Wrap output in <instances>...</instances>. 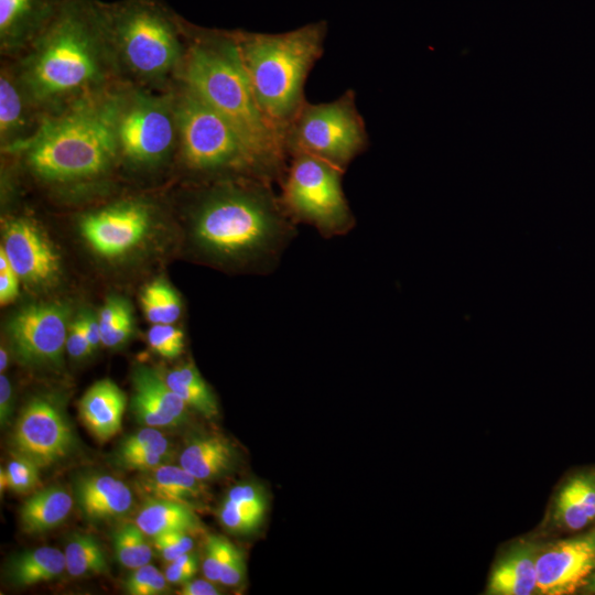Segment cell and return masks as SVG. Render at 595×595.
Masks as SVG:
<instances>
[{"label": "cell", "mask_w": 595, "mask_h": 595, "mask_svg": "<svg viewBox=\"0 0 595 595\" xmlns=\"http://www.w3.org/2000/svg\"><path fill=\"white\" fill-rule=\"evenodd\" d=\"M296 232L273 183L259 177L214 188L193 217L195 242L206 255L259 272L278 267Z\"/></svg>", "instance_id": "6da1fadb"}, {"label": "cell", "mask_w": 595, "mask_h": 595, "mask_svg": "<svg viewBox=\"0 0 595 595\" xmlns=\"http://www.w3.org/2000/svg\"><path fill=\"white\" fill-rule=\"evenodd\" d=\"M31 46L20 74L28 100L48 106L97 93L113 56L102 3L67 0Z\"/></svg>", "instance_id": "7a4b0ae2"}, {"label": "cell", "mask_w": 595, "mask_h": 595, "mask_svg": "<svg viewBox=\"0 0 595 595\" xmlns=\"http://www.w3.org/2000/svg\"><path fill=\"white\" fill-rule=\"evenodd\" d=\"M181 64L185 86L232 126L270 178L280 183L289 156L256 100L232 32L196 31Z\"/></svg>", "instance_id": "3957f363"}, {"label": "cell", "mask_w": 595, "mask_h": 595, "mask_svg": "<svg viewBox=\"0 0 595 595\" xmlns=\"http://www.w3.org/2000/svg\"><path fill=\"white\" fill-rule=\"evenodd\" d=\"M118 96L94 93L74 100L12 145L39 176L72 181L102 173L119 152L116 122Z\"/></svg>", "instance_id": "277c9868"}, {"label": "cell", "mask_w": 595, "mask_h": 595, "mask_svg": "<svg viewBox=\"0 0 595 595\" xmlns=\"http://www.w3.org/2000/svg\"><path fill=\"white\" fill-rule=\"evenodd\" d=\"M326 33L324 21L278 34L232 31L256 100L282 140L306 101L305 82L323 55Z\"/></svg>", "instance_id": "5b68a950"}, {"label": "cell", "mask_w": 595, "mask_h": 595, "mask_svg": "<svg viewBox=\"0 0 595 595\" xmlns=\"http://www.w3.org/2000/svg\"><path fill=\"white\" fill-rule=\"evenodd\" d=\"M109 43L134 75L156 79L182 63L181 22L156 0L102 3Z\"/></svg>", "instance_id": "8992f818"}, {"label": "cell", "mask_w": 595, "mask_h": 595, "mask_svg": "<svg viewBox=\"0 0 595 595\" xmlns=\"http://www.w3.org/2000/svg\"><path fill=\"white\" fill-rule=\"evenodd\" d=\"M186 165L197 172L232 171L274 183L232 126L185 86L174 104Z\"/></svg>", "instance_id": "52a82bcc"}, {"label": "cell", "mask_w": 595, "mask_h": 595, "mask_svg": "<svg viewBox=\"0 0 595 595\" xmlns=\"http://www.w3.org/2000/svg\"><path fill=\"white\" fill-rule=\"evenodd\" d=\"M279 183L280 201L296 224L314 227L323 237L348 234L355 226V216L343 191L345 171L316 156L291 155Z\"/></svg>", "instance_id": "ba28073f"}, {"label": "cell", "mask_w": 595, "mask_h": 595, "mask_svg": "<svg viewBox=\"0 0 595 595\" xmlns=\"http://www.w3.org/2000/svg\"><path fill=\"white\" fill-rule=\"evenodd\" d=\"M283 141L289 158L305 153L345 171L369 145L355 91L348 89L328 102L306 100L288 126Z\"/></svg>", "instance_id": "9c48e42d"}, {"label": "cell", "mask_w": 595, "mask_h": 595, "mask_svg": "<svg viewBox=\"0 0 595 595\" xmlns=\"http://www.w3.org/2000/svg\"><path fill=\"white\" fill-rule=\"evenodd\" d=\"M116 132L125 156L134 162H155L170 151L176 137L174 106L140 93L119 97Z\"/></svg>", "instance_id": "30bf717a"}, {"label": "cell", "mask_w": 595, "mask_h": 595, "mask_svg": "<svg viewBox=\"0 0 595 595\" xmlns=\"http://www.w3.org/2000/svg\"><path fill=\"white\" fill-rule=\"evenodd\" d=\"M75 439L56 403L34 398L20 412L11 436L12 453L26 457L41 468L66 457Z\"/></svg>", "instance_id": "8fae6325"}, {"label": "cell", "mask_w": 595, "mask_h": 595, "mask_svg": "<svg viewBox=\"0 0 595 595\" xmlns=\"http://www.w3.org/2000/svg\"><path fill=\"white\" fill-rule=\"evenodd\" d=\"M68 310L58 303L30 304L9 322L12 349L25 365H57L66 347Z\"/></svg>", "instance_id": "7c38bea8"}, {"label": "cell", "mask_w": 595, "mask_h": 595, "mask_svg": "<svg viewBox=\"0 0 595 595\" xmlns=\"http://www.w3.org/2000/svg\"><path fill=\"white\" fill-rule=\"evenodd\" d=\"M537 589L545 595L582 591L595 571V527L560 540L536 559Z\"/></svg>", "instance_id": "4fadbf2b"}, {"label": "cell", "mask_w": 595, "mask_h": 595, "mask_svg": "<svg viewBox=\"0 0 595 595\" xmlns=\"http://www.w3.org/2000/svg\"><path fill=\"white\" fill-rule=\"evenodd\" d=\"M150 217L140 205L126 204L86 216L82 234L104 257H118L134 248L147 235Z\"/></svg>", "instance_id": "5bb4252c"}, {"label": "cell", "mask_w": 595, "mask_h": 595, "mask_svg": "<svg viewBox=\"0 0 595 595\" xmlns=\"http://www.w3.org/2000/svg\"><path fill=\"white\" fill-rule=\"evenodd\" d=\"M4 251L11 267L32 285L51 283L60 271L56 252L41 231L26 219H12L3 229Z\"/></svg>", "instance_id": "9a60e30c"}, {"label": "cell", "mask_w": 595, "mask_h": 595, "mask_svg": "<svg viewBox=\"0 0 595 595\" xmlns=\"http://www.w3.org/2000/svg\"><path fill=\"white\" fill-rule=\"evenodd\" d=\"M132 383L131 409L139 423L152 428H167L185 421L186 403L154 368L136 367Z\"/></svg>", "instance_id": "2e32d148"}, {"label": "cell", "mask_w": 595, "mask_h": 595, "mask_svg": "<svg viewBox=\"0 0 595 595\" xmlns=\"http://www.w3.org/2000/svg\"><path fill=\"white\" fill-rule=\"evenodd\" d=\"M66 1L0 0L1 46L13 48L31 44Z\"/></svg>", "instance_id": "e0dca14e"}, {"label": "cell", "mask_w": 595, "mask_h": 595, "mask_svg": "<svg viewBox=\"0 0 595 595\" xmlns=\"http://www.w3.org/2000/svg\"><path fill=\"white\" fill-rule=\"evenodd\" d=\"M75 495L82 513L90 520L121 517L133 504L128 485L107 474L80 477Z\"/></svg>", "instance_id": "ac0fdd59"}, {"label": "cell", "mask_w": 595, "mask_h": 595, "mask_svg": "<svg viewBox=\"0 0 595 595\" xmlns=\"http://www.w3.org/2000/svg\"><path fill=\"white\" fill-rule=\"evenodd\" d=\"M126 394L111 380L95 382L79 401V414L88 430L100 441L112 437L121 429Z\"/></svg>", "instance_id": "d6986e66"}, {"label": "cell", "mask_w": 595, "mask_h": 595, "mask_svg": "<svg viewBox=\"0 0 595 595\" xmlns=\"http://www.w3.org/2000/svg\"><path fill=\"white\" fill-rule=\"evenodd\" d=\"M554 521L566 531L581 532L595 526V470L570 476L554 504Z\"/></svg>", "instance_id": "ffe728a7"}, {"label": "cell", "mask_w": 595, "mask_h": 595, "mask_svg": "<svg viewBox=\"0 0 595 595\" xmlns=\"http://www.w3.org/2000/svg\"><path fill=\"white\" fill-rule=\"evenodd\" d=\"M234 461V447L217 435L193 440L180 455V465L202 482L221 476L230 469Z\"/></svg>", "instance_id": "44dd1931"}, {"label": "cell", "mask_w": 595, "mask_h": 595, "mask_svg": "<svg viewBox=\"0 0 595 595\" xmlns=\"http://www.w3.org/2000/svg\"><path fill=\"white\" fill-rule=\"evenodd\" d=\"M72 496L61 487H48L31 495L20 509L23 531L42 533L61 524L73 508Z\"/></svg>", "instance_id": "7402d4cb"}, {"label": "cell", "mask_w": 595, "mask_h": 595, "mask_svg": "<svg viewBox=\"0 0 595 595\" xmlns=\"http://www.w3.org/2000/svg\"><path fill=\"white\" fill-rule=\"evenodd\" d=\"M134 523L148 537L172 532H194L199 529L201 522L192 507L151 497L140 508Z\"/></svg>", "instance_id": "603a6c76"}, {"label": "cell", "mask_w": 595, "mask_h": 595, "mask_svg": "<svg viewBox=\"0 0 595 595\" xmlns=\"http://www.w3.org/2000/svg\"><path fill=\"white\" fill-rule=\"evenodd\" d=\"M141 486L151 497L166 499L193 507L204 495L202 480L181 465L163 464L147 470Z\"/></svg>", "instance_id": "cb8c5ba5"}, {"label": "cell", "mask_w": 595, "mask_h": 595, "mask_svg": "<svg viewBox=\"0 0 595 595\" xmlns=\"http://www.w3.org/2000/svg\"><path fill=\"white\" fill-rule=\"evenodd\" d=\"M65 569L63 552L52 547H41L13 555L7 564V575L15 586H30L54 580Z\"/></svg>", "instance_id": "d4e9b609"}, {"label": "cell", "mask_w": 595, "mask_h": 595, "mask_svg": "<svg viewBox=\"0 0 595 595\" xmlns=\"http://www.w3.org/2000/svg\"><path fill=\"white\" fill-rule=\"evenodd\" d=\"M536 589V560L527 550H519L498 563L488 587L489 593L496 595H529Z\"/></svg>", "instance_id": "484cf974"}, {"label": "cell", "mask_w": 595, "mask_h": 595, "mask_svg": "<svg viewBox=\"0 0 595 595\" xmlns=\"http://www.w3.org/2000/svg\"><path fill=\"white\" fill-rule=\"evenodd\" d=\"M165 381L186 405L206 418L217 415L215 396L193 364L175 367L165 376Z\"/></svg>", "instance_id": "4316f807"}, {"label": "cell", "mask_w": 595, "mask_h": 595, "mask_svg": "<svg viewBox=\"0 0 595 595\" xmlns=\"http://www.w3.org/2000/svg\"><path fill=\"white\" fill-rule=\"evenodd\" d=\"M64 554L67 573L73 577L108 572L105 553L93 536L75 533L67 542Z\"/></svg>", "instance_id": "83f0119b"}, {"label": "cell", "mask_w": 595, "mask_h": 595, "mask_svg": "<svg viewBox=\"0 0 595 595\" xmlns=\"http://www.w3.org/2000/svg\"><path fill=\"white\" fill-rule=\"evenodd\" d=\"M141 306L152 324H173L182 313V303L176 291L163 279L154 280L142 291Z\"/></svg>", "instance_id": "f1b7e54d"}, {"label": "cell", "mask_w": 595, "mask_h": 595, "mask_svg": "<svg viewBox=\"0 0 595 595\" xmlns=\"http://www.w3.org/2000/svg\"><path fill=\"white\" fill-rule=\"evenodd\" d=\"M98 323L101 344L110 348L118 347L132 334L131 309L123 299L110 296L98 315Z\"/></svg>", "instance_id": "f546056e"}, {"label": "cell", "mask_w": 595, "mask_h": 595, "mask_svg": "<svg viewBox=\"0 0 595 595\" xmlns=\"http://www.w3.org/2000/svg\"><path fill=\"white\" fill-rule=\"evenodd\" d=\"M26 97L21 84H17L7 71L0 76V134L2 140H11L24 125V101Z\"/></svg>", "instance_id": "4dcf8cb0"}, {"label": "cell", "mask_w": 595, "mask_h": 595, "mask_svg": "<svg viewBox=\"0 0 595 595\" xmlns=\"http://www.w3.org/2000/svg\"><path fill=\"white\" fill-rule=\"evenodd\" d=\"M144 537L136 523H125L116 530L113 549L121 565L134 570L150 563L153 554Z\"/></svg>", "instance_id": "1f68e13d"}, {"label": "cell", "mask_w": 595, "mask_h": 595, "mask_svg": "<svg viewBox=\"0 0 595 595\" xmlns=\"http://www.w3.org/2000/svg\"><path fill=\"white\" fill-rule=\"evenodd\" d=\"M40 466L33 461L12 453L7 467L0 469V489L4 488L18 494H26L40 484Z\"/></svg>", "instance_id": "d6a6232c"}, {"label": "cell", "mask_w": 595, "mask_h": 595, "mask_svg": "<svg viewBox=\"0 0 595 595\" xmlns=\"http://www.w3.org/2000/svg\"><path fill=\"white\" fill-rule=\"evenodd\" d=\"M148 342L156 354L172 359L184 349V333L172 324H153L148 332Z\"/></svg>", "instance_id": "836d02e7"}, {"label": "cell", "mask_w": 595, "mask_h": 595, "mask_svg": "<svg viewBox=\"0 0 595 595\" xmlns=\"http://www.w3.org/2000/svg\"><path fill=\"white\" fill-rule=\"evenodd\" d=\"M167 583L165 575L148 563L132 571L125 588L130 595H158L165 592Z\"/></svg>", "instance_id": "e575fe53"}, {"label": "cell", "mask_w": 595, "mask_h": 595, "mask_svg": "<svg viewBox=\"0 0 595 595\" xmlns=\"http://www.w3.org/2000/svg\"><path fill=\"white\" fill-rule=\"evenodd\" d=\"M263 513V509L240 507L225 500L219 510V519L228 530L245 533L260 523Z\"/></svg>", "instance_id": "d590c367"}, {"label": "cell", "mask_w": 595, "mask_h": 595, "mask_svg": "<svg viewBox=\"0 0 595 595\" xmlns=\"http://www.w3.org/2000/svg\"><path fill=\"white\" fill-rule=\"evenodd\" d=\"M153 543L163 560L172 562L180 555L192 551L194 542L188 532L172 531L153 538Z\"/></svg>", "instance_id": "8d00e7d4"}, {"label": "cell", "mask_w": 595, "mask_h": 595, "mask_svg": "<svg viewBox=\"0 0 595 595\" xmlns=\"http://www.w3.org/2000/svg\"><path fill=\"white\" fill-rule=\"evenodd\" d=\"M227 541L219 536H209L206 540L203 573L212 582H219Z\"/></svg>", "instance_id": "74e56055"}, {"label": "cell", "mask_w": 595, "mask_h": 595, "mask_svg": "<svg viewBox=\"0 0 595 595\" xmlns=\"http://www.w3.org/2000/svg\"><path fill=\"white\" fill-rule=\"evenodd\" d=\"M245 576V561L241 552L227 541L225 556L220 570L219 582L227 586H236Z\"/></svg>", "instance_id": "f35d334b"}, {"label": "cell", "mask_w": 595, "mask_h": 595, "mask_svg": "<svg viewBox=\"0 0 595 595\" xmlns=\"http://www.w3.org/2000/svg\"><path fill=\"white\" fill-rule=\"evenodd\" d=\"M66 350L74 359L86 357L93 353V348L84 328L82 315H79L68 328Z\"/></svg>", "instance_id": "ab89813d"}, {"label": "cell", "mask_w": 595, "mask_h": 595, "mask_svg": "<svg viewBox=\"0 0 595 595\" xmlns=\"http://www.w3.org/2000/svg\"><path fill=\"white\" fill-rule=\"evenodd\" d=\"M19 275L11 267L4 251L0 248V303L12 302L19 293Z\"/></svg>", "instance_id": "60d3db41"}, {"label": "cell", "mask_w": 595, "mask_h": 595, "mask_svg": "<svg viewBox=\"0 0 595 595\" xmlns=\"http://www.w3.org/2000/svg\"><path fill=\"white\" fill-rule=\"evenodd\" d=\"M225 500L240 507L266 508V500L261 489L251 484H241L232 487Z\"/></svg>", "instance_id": "b9f144b4"}, {"label": "cell", "mask_w": 595, "mask_h": 595, "mask_svg": "<svg viewBox=\"0 0 595 595\" xmlns=\"http://www.w3.org/2000/svg\"><path fill=\"white\" fill-rule=\"evenodd\" d=\"M167 458L169 455L149 452L123 456L117 461L123 468L147 472L166 464Z\"/></svg>", "instance_id": "7bdbcfd3"}, {"label": "cell", "mask_w": 595, "mask_h": 595, "mask_svg": "<svg viewBox=\"0 0 595 595\" xmlns=\"http://www.w3.org/2000/svg\"><path fill=\"white\" fill-rule=\"evenodd\" d=\"M12 387L8 377L3 374L0 376V423L1 428L9 424L12 414Z\"/></svg>", "instance_id": "ee69618b"}, {"label": "cell", "mask_w": 595, "mask_h": 595, "mask_svg": "<svg viewBox=\"0 0 595 595\" xmlns=\"http://www.w3.org/2000/svg\"><path fill=\"white\" fill-rule=\"evenodd\" d=\"M180 593L182 595H217L218 588L209 580L191 578L182 584Z\"/></svg>", "instance_id": "f6af8a7d"}, {"label": "cell", "mask_w": 595, "mask_h": 595, "mask_svg": "<svg viewBox=\"0 0 595 595\" xmlns=\"http://www.w3.org/2000/svg\"><path fill=\"white\" fill-rule=\"evenodd\" d=\"M84 323V328L89 340V344L95 350L99 344H101L100 328L98 323V317L94 314L83 313L80 314Z\"/></svg>", "instance_id": "bcb514c9"}, {"label": "cell", "mask_w": 595, "mask_h": 595, "mask_svg": "<svg viewBox=\"0 0 595 595\" xmlns=\"http://www.w3.org/2000/svg\"><path fill=\"white\" fill-rule=\"evenodd\" d=\"M196 572L197 571L181 567L174 564L173 562H170V564L167 565L164 572V575L169 583L182 585L183 583L193 578Z\"/></svg>", "instance_id": "7dc6e473"}, {"label": "cell", "mask_w": 595, "mask_h": 595, "mask_svg": "<svg viewBox=\"0 0 595 595\" xmlns=\"http://www.w3.org/2000/svg\"><path fill=\"white\" fill-rule=\"evenodd\" d=\"M172 562L174 564L181 566V567L191 569V570H194V571H197V567H198L197 566V558L191 551L180 555L178 558H176Z\"/></svg>", "instance_id": "c3c4849f"}, {"label": "cell", "mask_w": 595, "mask_h": 595, "mask_svg": "<svg viewBox=\"0 0 595 595\" xmlns=\"http://www.w3.org/2000/svg\"><path fill=\"white\" fill-rule=\"evenodd\" d=\"M8 353L7 350L1 346L0 348V371L1 374L7 369L8 367Z\"/></svg>", "instance_id": "681fc988"}, {"label": "cell", "mask_w": 595, "mask_h": 595, "mask_svg": "<svg viewBox=\"0 0 595 595\" xmlns=\"http://www.w3.org/2000/svg\"><path fill=\"white\" fill-rule=\"evenodd\" d=\"M582 591H586L587 593L595 594V571L592 573V575L588 577L586 584L582 588Z\"/></svg>", "instance_id": "f907efd6"}]
</instances>
